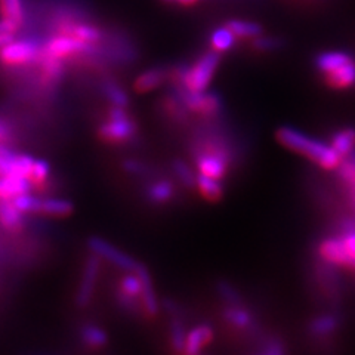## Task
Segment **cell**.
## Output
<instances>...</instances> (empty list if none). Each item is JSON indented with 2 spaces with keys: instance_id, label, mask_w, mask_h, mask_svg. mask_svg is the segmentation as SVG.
<instances>
[{
  "instance_id": "obj_1",
  "label": "cell",
  "mask_w": 355,
  "mask_h": 355,
  "mask_svg": "<svg viewBox=\"0 0 355 355\" xmlns=\"http://www.w3.org/2000/svg\"><path fill=\"white\" fill-rule=\"evenodd\" d=\"M277 138H279L284 147L306 155L309 160L315 162L321 168L336 169L338 166H340L342 155L335 148L317 139L305 137L299 130L292 128H282L277 132Z\"/></svg>"
},
{
  "instance_id": "obj_2",
  "label": "cell",
  "mask_w": 355,
  "mask_h": 355,
  "mask_svg": "<svg viewBox=\"0 0 355 355\" xmlns=\"http://www.w3.org/2000/svg\"><path fill=\"white\" fill-rule=\"evenodd\" d=\"M219 52L212 51L205 53L191 67H182L178 70V77L184 89L193 92H203L218 69Z\"/></svg>"
},
{
  "instance_id": "obj_3",
  "label": "cell",
  "mask_w": 355,
  "mask_h": 355,
  "mask_svg": "<svg viewBox=\"0 0 355 355\" xmlns=\"http://www.w3.org/2000/svg\"><path fill=\"white\" fill-rule=\"evenodd\" d=\"M42 46L39 42L33 39L10 40L0 49V61L10 67H21L40 60Z\"/></svg>"
},
{
  "instance_id": "obj_4",
  "label": "cell",
  "mask_w": 355,
  "mask_h": 355,
  "mask_svg": "<svg viewBox=\"0 0 355 355\" xmlns=\"http://www.w3.org/2000/svg\"><path fill=\"white\" fill-rule=\"evenodd\" d=\"M137 132V126L126 114L125 108L114 107L108 111V120L99 128V137L108 142H121L130 139Z\"/></svg>"
},
{
  "instance_id": "obj_5",
  "label": "cell",
  "mask_w": 355,
  "mask_h": 355,
  "mask_svg": "<svg viewBox=\"0 0 355 355\" xmlns=\"http://www.w3.org/2000/svg\"><path fill=\"white\" fill-rule=\"evenodd\" d=\"M92 49H94V44L77 40L71 36L55 35L43 44L42 53L46 55V57L64 61L70 57H77V55H85V53L92 52Z\"/></svg>"
},
{
  "instance_id": "obj_6",
  "label": "cell",
  "mask_w": 355,
  "mask_h": 355,
  "mask_svg": "<svg viewBox=\"0 0 355 355\" xmlns=\"http://www.w3.org/2000/svg\"><path fill=\"white\" fill-rule=\"evenodd\" d=\"M87 244H89V249H91L92 253L98 254L101 259H105L111 265H114V266H117V268L123 270L126 272H137L141 266L135 259L128 257L126 253H123L120 249H117L116 246H113V244L103 240V239L91 237L89 239Z\"/></svg>"
},
{
  "instance_id": "obj_7",
  "label": "cell",
  "mask_w": 355,
  "mask_h": 355,
  "mask_svg": "<svg viewBox=\"0 0 355 355\" xmlns=\"http://www.w3.org/2000/svg\"><path fill=\"white\" fill-rule=\"evenodd\" d=\"M99 259L101 258H99L98 254L92 253L85 263L82 280H80V284H79V288H77V295H76V302L80 308L87 306L89 302L92 301L94 291L96 286V279L99 274Z\"/></svg>"
},
{
  "instance_id": "obj_8",
  "label": "cell",
  "mask_w": 355,
  "mask_h": 355,
  "mask_svg": "<svg viewBox=\"0 0 355 355\" xmlns=\"http://www.w3.org/2000/svg\"><path fill=\"white\" fill-rule=\"evenodd\" d=\"M181 94V103L190 108L191 111H196L198 114L203 116H214L220 110V99L215 94H205L203 92H193L182 89Z\"/></svg>"
},
{
  "instance_id": "obj_9",
  "label": "cell",
  "mask_w": 355,
  "mask_h": 355,
  "mask_svg": "<svg viewBox=\"0 0 355 355\" xmlns=\"http://www.w3.org/2000/svg\"><path fill=\"white\" fill-rule=\"evenodd\" d=\"M197 169L205 176L220 180L227 172V159L224 151L219 148H207L202 151L197 155Z\"/></svg>"
},
{
  "instance_id": "obj_10",
  "label": "cell",
  "mask_w": 355,
  "mask_h": 355,
  "mask_svg": "<svg viewBox=\"0 0 355 355\" xmlns=\"http://www.w3.org/2000/svg\"><path fill=\"white\" fill-rule=\"evenodd\" d=\"M57 35L71 36L89 44H95L103 39V33L98 27L86 24V22H77L74 19L60 21L57 24Z\"/></svg>"
},
{
  "instance_id": "obj_11",
  "label": "cell",
  "mask_w": 355,
  "mask_h": 355,
  "mask_svg": "<svg viewBox=\"0 0 355 355\" xmlns=\"http://www.w3.org/2000/svg\"><path fill=\"white\" fill-rule=\"evenodd\" d=\"M321 258L330 263L336 265H351L349 257L340 239H329L321 243L320 246Z\"/></svg>"
},
{
  "instance_id": "obj_12",
  "label": "cell",
  "mask_w": 355,
  "mask_h": 355,
  "mask_svg": "<svg viewBox=\"0 0 355 355\" xmlns=\"http://www.w3.org/2000/svg\"><path fill=\"white\" fill-rule=\"evenodd\" d=\"M141 295H142V284H141L139 277L135 272L125 275L120 282V293H119L120 304L126 308H130L133 306V301H135V299H141Z\"/></svg>"
},
{
  "instance_id": "obj_13",
  "label": "cell",
  "mask_w": 355,
  "mask_h": 355,
  "mask_svg": "<svg viewBox=\"0 0 355 355\" xmlns=\"http://www.w3.org/2000/svg\"><path fill=\"white\" fill-rule=\"evenodd\" d=\"M212 338H214V331L209 326H197L191 329L187 333L184 352L190 355L198 354L210 340H212Z\"/></svg>"
},
{
  "instance_id": "obj_14",
  "label": "cell",
  "mask_w": 355,
  "mask_h": 355,
  "mask_svg": "<svg viewBox=\"0 0 355 355\" xmlns=\"http://www.w3.org/2000/svg\"><path fill=\"white\" fill-rule=\"evenodd\" d=\"M142 284V295H141V302L144 305V309H146V313L148 315H154L157 313L159 305L157 301H155V293H154V288H153V283H151V277L147 271V268L144 265H141L138 271L135 272Z\"/></svg>"
},
{
  "instance_id": "obj_15",
  "label": "cell",
  "mask_w": 355,
  "mask_h": 355,
  "mask_svg": "<svg viewBox=\"0 0 355 355\" xmlns=\"http://www.w3.org/2000/svg\"><path fill=\"white\" fill-rule=\"evenodd\" d=\"M31 181L28 178L21 176H3L0 180V198H10L12 200L17 196L30 193Z\"/></svg>"
},
{
  "instance_id": "obj_16",
  "label": "cell",
  "mask_w": 355,
  "mask_h": 355,
  "mask_svg": "<svg viewBox=\"0 0 355 355\" xmlns=\"http://www.w3.org/2000/svg\"><path fill=\"white\" fill-rule=\"evenodd\" d=\"M22 212L17 209L14 202L10 198H0V224L8 230H19L24 224Z\"/></svg>"
},
{
  "instance_id": "obj_17",
  "label": "cell",
  "mask_w": 355,
  "mask_h": 355,
  "mask_svg": "<svg viewBox=\"0 0 355 355\" xmlns=\"http://www.w3.org/2000/svg\"><path fill=\"white\" fill-rule=\"evenodd\" d=\"M326 82L336 89H345L355 85V62L354 60L339 69L326 73Z\"/></svg>"
},
{
  "instance_id": "obj_18",
  "label": "cell",
  "mask_w": 355,
  "mask_h": 355,
  "mask_svg": "<svg viewBox=\"0 0 355 355\" xmlns=\"http://www.w3.org/2000/svg\"><path fill=\"white\" fill-rule=\"evenodd\" d=\"M36 212L49 216H69L73 212V205L64 198H37Z\"/></svg>"
},
{
  "instance_id": "obj_19",
  "label": "cell",
  "mask_w": 355,
  "mask_h": 355,
  "mask_svg": "<svg viewBox=\"0 0 355 355\" xmlns=\"http://www.w3.org/2000/svg\"><path fill=\"white\" fill-rule=\"evenodd\" d=\"M352 61V58L347 52H339V51H330V52H323L320 53L315 58V65L320 71L330 73L333 70L339 69V67L345 65L347 62Z\"/></svg>"
},
{
  "instance_id": "obj_20",
  "label": "cell",
  "mask_w": 355,
  "mask_h": 355,
  "mask_svg": "<svg viewBox=\"0 0 355 355\" xmlns=\"http://www.w3.org/2000/svg\"><path fill=\"white\" fill-rule=\"evenodd\" d=\"M0 14H2V18L14 22L21 28L26 19L24 0H0Z\"/></svg>"
},
{
  "instance_id": "obj_21",
  "label": "cell",
  "mask_w": 355,
  "mask_h": 355,
  "mask_svg": "<svg viewBox=\"0 0 355 355\" xmlns=\"http://www.w3.org/2000/svg\"><path fill=\"white\" fill-rule=\"evenodd\" d=\"M42 65V79L46 83H58L64 74V64L62 60H57L46 55H40L39 60Z\"/></svg>"
},
{
  "instance_id": "obj_22",
  "label": "cell",
  "mask_w": 355,
  "mask_h": 355,
  "mask_svg": "<svg viewBox=\"0 0 355 355\" xmlns=\"http://www.w3.org/2000/svg\"><path fill=\"white\" fill-rule=\"evenodd\" d=\"M166 79V71L162 69H151L137 77L135 89L138 92H150L153 89L159 87Z\"/></svg>"
},
{
  "instance_id": "obj_23",
  "label": "cell",
  "mask_w": 355,
  "mask_h": 355,
  "mask_svg": "<svg viewBox=\"0 0 355 355\" xmlns=\"http://www.w3.org/2000/svg\"><path fill=\"white\" fill-rule=\"evenodd\" d=\"M232 33H234L236 37L243 39H254L262 35V27L257 22L252 21H243V19H231L225 24Z\"/></svg>"
},
{
  "instance_id": "obj_24",
  "label": "cell",
  "mask_w": 355,
  "mask_h": 355,
  "mask_svg": "<svg viewBox=\"0 0 355 355\" xmlns=\"http://www.w3.org/2000/svg\"><path fill=\"white\" fill-rule=\"evenodd\" d=\"M82 340L85 342V345L92 348V349H99L107 345V333L95 324H86L83 326L82 331H80Z\"/></svg>"
},
{
  "instance_id": "obj_25",
  "label": "cell",
  "mask_w": 355,
  "mask_h": 355,
  "mask_svg": "<svg viewBox=\"0 0 355 355\" xmlns=\"http://www.w3.org/2000/svg\"><path fill=\"white\" fill-rule=\"evenodd\" d=\"M236 43V35L227 26L214 30L210 35V46L216 52H224L231 49Z\"/></svg>"
},
{
  "instance_id": "obj_26",
  "label": "cell",
  "mask_w": 355,
  "mask_h": 355,
  "mask_svg": "<svg viewBox=\"0 0 355 355\" xmlns=\"http://www.w3.org/2000/svg\"><path fill=\"white\" fill-rule=\"evenodd\" d=\"M219 180H214V178H209L200 173L196 178V185L198 187L200 193H202L209 200H218L222 197V187L218 182Z\"/></svg>"
},
{
  "instance_id": "obj_27",
  "label": "cell",
  "mask_w": 355,
  "mask_h": 355,
  "mask_svg": "<svg viewBox=\"0 0 355 355\" xmlns=\"http://www.w3.org/2000/svg\"><path fill=\"white\" fill-rule=\"evenodd\" d=\"M355 146V130L345 129L338 132L331 139V147L335 148L342 157L343 155H348Z\"/></svg>"
},
{
  "instance_id": "obj_28",
  "label": "cell",
  "mask_w": 355,
  "mask_h": 355,
  "mask_svg": "<svg viewBox=\"0 0 355 355\" xmlns=\"http://www.w3.org/2000/svg\"><path fill=\"white\" fill-rule=\"evenodd\" d=\"M103 92L107 96L108 101L113 104L114 107L126 108L129 105L128 94L119 85H116L114 82H110V80L104 82L103 83Z\"/></svg>"
},
{
  "instance_id": "obj_29",
  "label": "cell",
  "mask_w": 355,
  "mask_h": 355,
  "mask_svg": "<svg viewBox=\"0 0 355 355\" xmlns=\"http://www.w3.org/2000/svg\"><path fill=\"white\" fill-rule=\"evenodd\" d=\"M173 196V187L169 181H159L147 190V197L153 203H164Z\"/></svg>"
},
{
  "instance_id": "obj_30",
  "label": "cell",
  "mask_w": 355,
  "mask_h": 355,
  "mask_svg": "<svg viewBox=\"0 0 355 355\" xmlns=\"http://www.w3.org/2000/svg\"><path fill=\"white\" fill-rule=\"evenodd\" d=\"M225 318L231 324H234L236 327H240V329L248 327L252 323L250 314L241 308H230L225 313Z\"/></svg>"
},
{
  "instance_id": "obj_31",
  "label": "cell",
  "mask_w": 355,
  "mask_h": 355,
  "mask_svg": "<svg viewBox=\"0 0 355 355\" xmlns=\"http://www.w3.org/2000/svg\"><path fill=\"white\" fill-rule=\"evenodd\" d=\"M51 172L49 163L40 160V159H35V163L31 166V172H30V181L31 184H42L48 180Z\"/></svg>"
},
{
  "instance_id": "obj_32",
  "label": "cell",
  "mask_w": 355,
  "mask_h": 355,
  "mask_svg": "<svg viewBox=\"0 0 355 355\" xmlns=\"http://www.w3.org/2000/svg\"><path fill=\"white\" fill-rule=\"evenodd\" d=\"M14 205L22 214H36L37 209V197H33L30 193L21 194L12 198Z\"/></svg>"
},
{
  "instance_id": "obj_33",
  "label": "cell",
  "mask_w": 355,
  "mask_h": 355,
  "mask_svg": "<svg viewBox=\"0 0 355 355\" xmlns=\"http://www.w3.org/2000/svg\"><path fill=\"white\" fill-rule=\"evenodd\" d=\"M336 327V320L333 317H321L318 320H315L313 324H311V331L314 333V335H329Z\"/></svg>"
},
{
  "instance_id": "obj_34",
  "label": "cell",
  "mask_w": 355,
  "mask_h": 355,
  "mask_svg": "<svg viewBox=\"0 0 355 355\" xmlns=\"http://www.w3.org/2000/svg\"><path fill=\"white\" fill-rule=\"evenodd\" d=\"M173 169L178 175V178H180V181L187 185V187H191V185H196V178L190 169V166H188L187 163L178 160L173 163Z\"/></svg>"
},
{
  "instance_id": "obj_35",
  "label": "cell",
  "mask_w": 355,
  "mask_h": 355,
  "mask_svg": "<svg viewBox=\"0 0 355 355\" xmlns=\"http://www.w3.org/2000/svg\"><path fill=\"white\" fill-rule=\"evenodd\" d=\"M171 338H172V345L175 351H184L185 347V339H187V331L184 330L182 324L180 321H175L172 324V333H171Z\"/></svg>"
},
{
  "instance_id": "obj_36",
  "label": "cell",
  "mask_w": 355,
  "mask_h": 355,
  "mask_svg": "<svg viewBox=\"0 0 355 355\" xmlns=\"http://www.w3.org/2000/svg\"><path fill=\"white\" fill-rule=\"evenodd\" d=\"M283 42L277 37H263L258 36L253 40V48H257L258 51H272L277 48H282Z\"/></svg>"
},
{
  "instance_id": "obj_37",
  "label": "cell",
  "mask_w": 355,
  "mask_h": 355,
  "mask_svg": "<svg viewBox=\"0 0 355 355\" xmlns=\"http://www.w3.org/2000/svg\"><path fill=\"white\" fill-rule=\"evenodd\" d=\"M343 180L349 185V190L352 194V202L355 203V159L348 162L347 164L342 166V171H340Z\"/></svg>"
},
{
  "instance_id": "obj_38",
  "label": "cell",
  "mask_w": 355,
  "mask_h": 355,
  "mask_svg": "<svg viewBox=\"0 0 355 355\" xmlns=\"http://www.w3.org/2000/svg\"><path fill=\"white\" fill-rule=\"evenodd\" d=\"M340 240L343 243V246H345L351 265H355V230H348L345 232V236H343Z\"/></svg>"
},
{
  "instance_id": "obj_39",
  "label": "cell",
  "mask_w": 355,
  "mask_h": 355,
  "mask_svg": "<svg viewBox=\"0 0 355 355\" xmlns=\"http://www.w3.org/2000/svg\"><path fill=\"white\" fill-rule=\"evenodd\" d=\"M10 135H12V130H10V128L3 120H0V146L8 142L10 139Z\"/></svg>"
},
{
  "instance_id": "obj_40",
  "label": "cell",
  "mask_w": 355,
  "mask_h": 355,
  "mask_svg": "<svg viewBox=\"0 0 355 355\" xmlns=\"http://www.w3.org/2000/svg\"><path fill=\"white\" fill-rule=\"evenodd\" d=\"M123 168L129 173H139L142 171V166L138 162H133V160H126L123 163Z\"/></svg>"
},
{
  "instance_id": "obj_41",
  "label": "cell",
  "mask_w": 355,
  "mask_h": 355,
  "mask_svg": "<svg viewBox=\"0 0 355 355\" xmlns=\"http://www.w3.org/2000/svg\"><path fill=\"white\" fill-rule=\"evenodd\" d=\"M175 2L180 3V5H184V6H190V5L197 3L198 0H175Z\"/></svg>"
},
{
  "instance_id": "obj_42",
  "label": "cell",
  "mask_w": 355,
  "mask_h": 355,
  "mask_svg": "<svg viewBox=\"0 0 355 355\" xmlns=\"http://www.w3.org/2000/svg\"><path fill=\"white\" fill-rule=\"evenodd\" d=\"M164 2H175V0H164Z\"/></svg>"
}]
</instances>
